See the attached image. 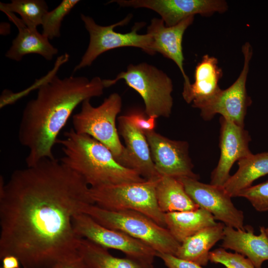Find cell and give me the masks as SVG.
<instances>
[{"instance_id":"6da1fadb","label":"cell","mask_w":268,"mask_h":268,"mask_svg":"<svg viewBox=\"0 0 268 268\" xmlns=\"http://www.w3.org/2000/svg\"><path fill=\"white\" fill-rule=\"evenodd\" d=\"M90 187L61 161L44 159L0 181V258L23 268H54L79 257L73 216L94 204Z\"/></svg>"},{"instance_id":"7a4b0ae2","label":"cell","mask_w":268,"mask_h":268,"mask_svg":"<svg viewBox=\"0 0 268 268\" xmlns=\"http://www.w3.org/2000/svg\"><path fill=\"white\" fill-rule=\"evenodd\" d=\"M105 88L99 76L61 78L54 74L40 84L36 97L23 110L18 130L19 141L28 151L27 167L55 158L54 146L73 111L84 101L102 95Z\"/></svg>"},{"instance_id":"3957f363","label":"cell","mask_w":268,"mask_h":268,"mask_svg":"<svg viewBox=\"0 0 268 268\" xmlns=\"http://www.w3.org/2000/svg\"><path fill=\"white\" fill-rule=\"evenodd\" d=\"M58 139L63 156L61 162L80 175L90 188L143 182L136 171L121 164L104 145L73 129Z\"/></svg>"},{"instance_id":"277c9868","label":"cell","mask_w":268,"mask_h":268,"mask_svg":"<svg viewBox=\"0 0 268 268\" xmlns=\"http://www.w3.org/2000/svg\"><path fill=\"white\" fill-rule=\"evenodd\" d=\"M81 212L107 228L123 232L142 241L156 253L175 255L181 244L168 229L136 211L109 210L94 204L86 203Z\"/></svg>"},{"instance_id":"5b68a950","label":"cell","mask_w":268,"mask_h":268,"mask_svg":"<svg viewBox=\"0 0 268 268\" xmlns=\"http://www.w3.org/2000/svg\"><path fill=\"white\" fill-rule=\"evenodd\" d=\"M124 79L143 99L144 112L156 119L169 118L173 104V83L166 73L146 63L129 65L125 71L119 73L114 79H104L106 87Z\"/></svg>"},{"instance_id":"8992f818","label":"cell","mask_w":268,"mask_h":268,"mask_svg":"<svg viewBox=\"0 0 268 268\" xmlns=\"http://www.w3.org/2000/svg\"><path fill=\"white\" fill-rule=\"evenodd\" d=\"M90 100L84 101L80 110L72 116V129L76 133L87 134L104 145L123 166L125 147L121 142L116 125L122 107L121 97L117 93H113L97 107L93 106Z\"/></svg>"},{"instance_id":"52a82bcc","label":"cell","mask_w":268,"mask_h":268,"mask_svg":"<svg viewBox=\"0 0 268 268\" xmlns=\"http://www.w3.org/2000/svg\"><path fill=\"white\" fill-rule=\"evenodd\" d=\"M158 180L90 187V195L94 204L102 208L136 211L166 227L165 213L160 209L156 200Z\"/></svg>"},{"instance_id":"ba28073f","label":"cell","mask_w":268,"mask_h":268,"mask_svg":"<svg viewBox=\"0 0 268 268\" xmlns=\"http://www.w3.org/2000/svg\"><path fill=\"white\" fill-rule=\"evenodd\" d=\"M132 16V14H129L118 22L108 26H102L97 24L90 16L81 14V19L89 35V42L85 52L80 62L74 68L73 71L91 66L100 55L118 48L136 47L149 55H154L151 49L150 35L147 33L139 34L137 32L146 24L144 22H136L132 30L128 33H121L114 30V28L117 26L128 24Z\"/></svg>"},{"instance_id":"9c48e42d","label":"cell","mask_w":268,"mask_h":268,"mask_svg":"<svg viewBox=\"0 0 268 268\" xmlns=\"http://www.w3.org/2000/svg\"><path fill=\"white\" fill-rule=\"evenodd\" d=\"M242 52L244 65L238 77L228 88L220 89L214 97L199 109L204 120H210L219 114L225 119L244 127L247 108L252 102L246 90L250 63L253 55V48L249 42L242 46Z\"/></svg>"},{"instance_id":"30bf717a","label":"cell","mask_w":268,"mask_h":268,"mask_svg":"<svg viewBox=\"0 0 268 268\" xmlns=\"http://www.w3.org/2000/svg\"><path fill=\"white\" fill-rule=\"evenodd\" d=\"M72 224L79 237L104 248L119 250L126 256L152 263L156 257V252L146 244L123 232L107 228L85 213L75 215Z\"/></svg>"},{"instance_id":"8fae6325","label":"cell","mask_w":268,"mask_h":268,"mask_svg":"<svg viewBox=\"0 0 268 268\" xmlns=\"http://www.w3.org/2000/svg\"><path fill=\"white\" fill-rule=\"evenodd\" d=\"M178 179L200 208L208 211L215 219L220 221L226 226L244 229L243 212L235 206L232 197L223 186L204 184L188 177Z\"/></svg>"},{"instance_id":"7c38bea8","label":"cell","mask_w":268,"mask_h":268,"mask_svg":"<svg viewBox=\"0 0 268 268\" xmlns=\"http://www.w3.org/2000/svg\"><path fill=\"white\" fill-rule=\"evenodd\" d=\"M122 7L145 8L159 14L167 26H174L196 14L210 16L223 13L228 4L223 0H114Z\"/></svg>"},{"instance_id":"4fadbf2b","label":"cell","mask_w":268,"mask_h":268,"mask_svg":"<svg viewBox=\"0 0 268 268\" xmlns=\"http://www.w3.org/2000/svg\"><path fill=\"white\" fill-rule=\"evenodd\" d=\"M144 134L155 168L160 176L199 180V175L193 171L194 165L187 142L170 139L154 131Z\"/></svg>"},{"instance_id":"5bb4252c","label":"cell","mask_w":268,"mask_h":268,"mask_svg":"<svg viewBox=\"0 0 268 268\" xmlns=\"http://www.w3.org/2000/svg\"><path fill=\"white\" fill-rule=\"evenodd\" d=\"M219 147L220 156L211 174L210 184L223 186L230 177L233 164L252 153L249 144L251 137L244 127L221 117Z\"/></svg>"},{"instance_id":"9a60e30c","label":"cell","mask_w":268,"mask_h":268,"mask_svg":"<svg viewBox=\"0 0 268 268\" xmlns=\"http://www.w3.org/2000/svg\"><path fill=\"white\" fill-rule=\"evenodd\" d=\"M194 16L189 17L172 26L165 25L160 18H154L147 29L151 38V49L173 61L179 67L184 79L183 92L187 91L191 83L184 68L182 41L186 29L193 22Z\"/></svg>"},{"instance_id":"2e32d148","label":"cell","mask_w":268,"mask_h":268,"mask_svg":"<svg viewBox=\"0 0 268 268\" xmlns=\"http://www.w3.org/2000/svg\"><path fill=\"white\" fill-rule=\"evenodd\" d=\"M119 132L126 147L123 166L136 171L146 180H156L160 175L153 162L145 134L134 126L125 115L119 116Z\"/></svg>"},{"instance_id":"e0dca14e","label":"cell","mask_w":268,"mask_h":268,"mask_svg":"<svg viewBox=\"0 0 268 268\" xmlns=\"http://www.w3.org/2000/svg\"><path fill=\"white\" fill-rule=\"evenodd\" d=\"M264 226H260V233L256 235L250 225L244 229L225 226L221 246L230 249L248 258L256 268H262L268 260V235Z\"/></svg>"},{"instance_id":"ac0fdd59","label":"cell","mask_w":268,"mask_h":268,"mask_svg":"<svg viewBox=\"0 0 268 268\" xmlns=\"http://www.w3.org/2000/svg\"><path fill=\"white\" fill-rule=\"evenodd\" d=\"M215 57L208 55L202 57L195 68L194 82L187 91L182 93L187 103L200 109L220 91L218 82L223 73Z\"/></svg>"},{"instance_id":"d6986e66","label":"cell","mask_w":268,"mask_h":268,"mask_svg":"<svg viewBox=\"0 0 268 268\" xmlns=\"http://www.w3.org/2000/svg\"><path fill=\"white\" fill-rule=\"evenodd\" d=\"M9 20L18 29V33L12 42V45L5 53V57L11 60L19 62L28 54H38L46 60H51L58 53V50L49 42V39L37 29L27 27L21 18L14 13L4 12Z\"/></svg>"},{"instance_id":"ffe728a7","label":"cell","mask_w":268,"mask_h":268,"mask_svg":"<svg viewBox=\"0 0 268 268\" xmlns=\"http://www.w3.org/2000/svg\"><path fill=\"white\" fill-rule=\"evenodd\" d=\"M224 227L223 223L219 222L200 231L181 243L175 256L202 267L206 266L209 261L210 250L223 239Z\"/></svg>"},{"instance_id":"44dd1931","label":"cell","mask_w":268,"mask_h":268,"mask_svg":"<svg viewBox=\"0 0 268 268\" xmlns=\"http://www.w3.org/2000/svg\"><path fill=\"white\" fill-rule=\"evenodd\" d=\"M78 251L86 268H154L153 263L149 261L114 257L107 248L84 238L80 239Z\"/></svg>"},{"instance_id":"7402d4cb","label":"cell","mask_w":268,"mask_h":268,"mask_svg":"<svg viewBox=\"0 0 268 268\" xmlns=\"http://www.w3.org/2000/svg\"><path fill=\"white\" fill-rule=\"evenodd\" d=\"M164 215L166 228L180 244L200 231L217 224L213 216L201 208L165 213Z\"/></svg>"},{"instance_id":"603a6c76","label":"cell","mask_w":268,"mask_h":268,"mask_svg":"<svg viewBox=\"0 0 268 268\" xmlns=\"http://www.w3.org/2000/svg\"><path fill=\"white\" fill-rule=\"evenodd\" d=\"M238 164L237 172L223 186L231 197H236L240 192L252 186L256 180L268 175V152L252 153Z\"/></svg>"},{"instance_id":"cb8c5ba5","label":"cell","mask_w":268,"mask_h":268,"mask_svg":"<svg viewBox=\"0 0 268 268\" xmlns=\"http://www.w3.org/2000/svg\"><path fill=\"white\" fill-rule=\"evenodd\" d=\"M156 197L158 206L164 213L200 208L186 193L181 182L173 177L160 176L156 186Z\"/></svg>"},{"instance_id":"d4e9b609","label":"cell","mask_w":268,"mask_h":268,"mask_svg":"<svg viewBox=\"0 0 268 268\" xmlns=\"http://www.w3.org/2000/svg\"><path fill=\"white\" fill-rule=\"evenodd\" d=\"M0 9L3 12L18 14L24 23L29 28L37 29L42 25L48 6L43 0H12L9 3H0Z\"/></svg>"},{"instance_id":"484cf974","label":"cell","mask_w":268,"mask_h":268,"mask_svg":"<svg viewBox=\"0 0 268 268\" xmlns=\"http://www.w3.org/2000/svg\"><path fill=\"white\" fill-rule=\"evenodd\" d=\"M79 1L78 0H63L56 7L48 11L42 24V34L49 40L59 37L62 23L64 18Z\"/></svg>"},{"instance_id":"4316f807","label":"cell","mask_w":268,"mask_h":268,"mask_svg":"<svg viewBox=\"0 0 268 268\" xmlns=\"http://www.w3.org/2000/svg\"><path fill=\"white\" fill-rule=\"evenodd\" d=\"M209 260L212 263L222 264L226 268H256L245 256L237 253L228 252L224 248L210 252Z\"/></svg>"},{"instance_id":"83f0119b","label":"cell","mask_w":268,"mask_h":268,"mask_svg":"<svg viewBox=\"0 0 268 268\" xmlns=\"http://www.w3.org/2000/svg\"><path fill=\"white\" fill-rule=\"evenodd\" d=\"M237 197L247 199L258 211H268V181L240 192Z\"/></svg>"},{"instance_id":"f1b7e54d","label":"cell","mask_w":268,"mask_h":268,"mask_svg":"<svg viewBox=\"0 0 268 268\" xmlns=\"http://www.w3.org/2000/svg\"><path fill=\"white\" fill-rule=\"evenodd\" d=\"M125 115L134 126L144 134L154 131L156 118L147 116L144 111L134 109Z\"/></svg>"},{"instance_id":"f546056e","label":"cell","mask_w":268,"mask_h":268,"mask_svg":"<svg viewBox=\"0 0 268 268\" xmlns=\"http://www.w3.org/2000/svg\"><path fill=\"white\" fill-rule=\"evenodd\" d=\"M156 257L160 258L168 268H203L197 264L171 254L156 253Z\"/></svg>"},{"instance_id":"4dcf8cb0","label":"cell","mask_w":268,"mask_h":268,"mask_svg":"<svg viewBox=\"0 0 268 268\" xmlns=\"http://www.w3.org/2000/svg\"><path fill=\"white\" fill-rule=\"evenodd\" d=\"M54 268H86V267L79 256L73 260L59 263Z\"/></svg>"},{"instance_id":"1f68e13d","label":"cell","mask_w":268,"mask_h":268,"mask_svg":"<svg viewBox=\"0 0 268 268\" xmlns=\"http://www.w3.org/2000/svg\"><path fill=\"white\" fill-rule=\"evenodd\" d=\"M1 260L3 268H20V262L18 258L14 256H6Z\"/></svg>"},{"instance_id":"d6a6232c","label":"cell","mask_w":268,"mask_h":268,"mask_svg":"<svg viewBox=\"0 0 268 268\" xmlns=\"http://www.w3.org/2000/svg\"><path fill=\"white\" fill-rule=\"evenodd\" d=\"M265 231L266 232V233L268 235V227L265 228Z\"/></svg>"},{"instance_id":"836d02e7","label":"cell","mask_w":268,"mask_h":268,"mask_svg":"<svg viewBox=\"0 0 268 268\" xmlns=\"http://www.w3.org/2000/svg\"></svg>"}]
</instances>
